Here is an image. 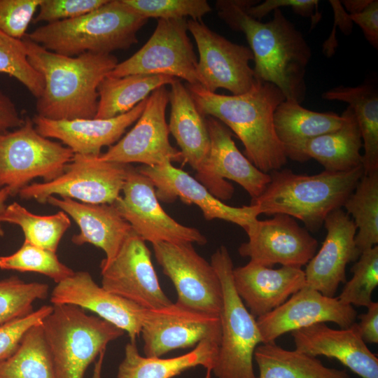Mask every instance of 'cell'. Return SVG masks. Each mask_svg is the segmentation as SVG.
<instances>
[{
  "instance_id": "cell-4",
  "label": "cell",
  "mask_w": 378,
  "mask_h": 378,
  "mask_svg": "<svg viewBox=\"0 0 378 378\" xmlns=\"http://www.w3.org/2000/svg\"><path fill=\"white\" fill-rule=\"evenodd\" d=\"M363 174V167L314 175L275 170L270 173L271 181L265 191L251 204L256 206L259 214H286L316 231L331 212L343 206Z\"/></svg>"
},
{
  "instance_id": "cell-32",
  "label": "cell",
  "mask_w": 378,
  "mask_h": 378,
  "mask_svg": "<svg viewBox=\"0 0 378 378\" xmlns=\"http://www.w3.org/2000/svg\"><path fill=\"white\" fill-rule=\"evenodd\" d=\"M177 78L164 75L134 74L106 76L98 86V104L94 118L108 119L125 113L161 86Z\"/></svg>"
},
{
  "instance_id": "cell-17",
  "label": "cell",
  "mask_w": 378,
  "mask_h": 378,
  "mask_svg": "<svg viewBox=\"0 0 378 378\" xmlns=\"http://www.w3.org/2000/svg\"><path fill=\"white\" fill-rule=\"evenodd\" d=\"M140 335L145 356L160 357L172 350L195 346L204 340L220 344V318L172 302L145 310Z\"/></svg>"
},
{
  "instance_id": "cell-37",
  "label": "cell",
  "mask_w": 378,
  "mask_h": 378,
  "mask_svg": "<svg viewBox=\"0 0 378 378\" xmlns=\"http://www.w3.org/2000/svg\"><path fill=\"white\" fill-rule=\"evenodd\" d=\"M0 269L22 272H31L48 276L56 284L74 274L62 263L56 253L34 245L26 240L15 253L0 256Z\"/></svg>"
},
{
  "instance_id": "cell-46",
  "label": "cell",
  "mask_w": 378,
  "mask_h": 378,
  "mask_svg": "<svg viewBox=\"0 0 378 378\" xmlns=\"http://www.w3.org/2000/svg\"><path fill=\"white\" fill-rule=\"evenodd\" d=\"M351 21L362 29L368 41L376 49L378 48V1L371 0L361 12L349 15Z\"/></svg>"
},
{
  "instance_id": "cell-51",
  "label": "cell",
  "mask_w": 378,
  "mask_h": 378,
  "mask_svg": "<svg viewBox=\"0 0 378 378\" xmlns=\"http://www.w3.org/2000/svg\"><path fill=\"white\" fill-rule=\"evenodd\" d=\"M9 196H10V192L6 187L0 188V209L5 205V202ZM4 231L0 225V237L4 236Z\"/></svg>"
},
{
  "instance_id": "cell-50",
  "label": "cell",
  "mask_w": 378,
  "mask_h": 378,
  "mask_svg": "<svg viewBox=\"0 0 378 378\" xmlns=\"http://www.w3.org/2000/svg\"><path fill=\"white\" fill-rule=\"evenodd\" d=\"M106 350L102 351L98 356L97 360L95 362L94 371L92 378H101L102 377V370L104 363V359L105 356Z\"/></svg>"
},
{
  "instance_id": "cell-36",
  "label": "cell",
  "mask_w": 378,
  "mask_h": 378,
  "mask_svg": "<svg viewBox=\"0 0 378 378\" xmlns=\"http://www.w3.org/2000/svg\"><path fill=\"white\" fill-rule=\"evenodd\" d=\"M0 378H57L41 323L31 328L17 350L0 361Z\"/></svg>"
},
{
  "instance_id": "cell-45",
  "label": "cell",
  "mask_w": 378,
  "mask_h": 378,
  "mask_svg": "<svg viewBox=\"0 0 378 378\" xmlns=\"http://www.w3.org/2000/svg\"><path fill=\"white\" fill-rule=\"evenodd\" d=\"M258 2L249 0L246 11L252 18L260 21L269 13L281 6H290L297 14L311 17L314 23L317 22L316 17L319 18L317 0H266L263 3Z\"/></svg>"
},
{
  "instance_id": "cell-23",
  "label": "cell",
  "mask_w": 378,
  "mask_h": 378,
  "mask_svg": "<svg viewBox=\"0 0 378 378\" xmlns=\"http://www.w3.org/2000/svg\"><path fill=\"white\" fill-rule=\"evenodd\" d=\"M146 102V99L130 111L108 119L53 120L35 115L32 121L41 135L59 140L74 154L98 157L102 148L118 141L126 129L138 120Z\"/></svg>"
},
{
  "instance_id": "cell-9",
  "label": "cell",
  "mask_w": 378,
  "mask_h": 378,
  "mask_svg": "<svg viewBox=\"0 0 378 378\" xmlns=\"http://www.w3.org/2000/svg\"><path fill=\"white\" fill-rule=\"evenodd\" d=\"M129 165L74 154L59 177L48 182L29 183L18 195L22 200L40 203H46L50 196L58 195L83 203L112 204L122 192Z\"/></svg>"
},
{
  "instance_id": "cell-24",
  "label": "cell",
  "mask_w": 378,
  "mask_h": 378,
  "mask_svg": "<svg viewBox=\"0 0 378 378\" xmlns=\"http://www.w3.org/2000/svg\"><path fill=\"white\" fill-rule=\"evenodd\" d=\"M290 333L295 350L335 358L361 378H378V358L362 340L356 322L339 330L318 323Z\"/></svg>"
},
{
  "instance_id": "cell-16",
  "label": "cell",
  "mask_w": 378,
  "mask_h": 378,
  "mask_svg": "<svg viewBox=\"0 0 378 378\" xmlns=\"http://www.w3.org/2000/svg\"><path fill=\"white\" fill-rule=\"evenodd\" d=\"M100 268L102 286L113 294L145 309L172 303L160 286L146 241L133 230L112 260H102Z\"/></svg>"
},
{
  "instance_id": "cell-49",
  "label": "cell",
  "mask_w": 378,
  "mask_h": 378,
  "mask_svg": "<svg viewBox=\"0 0 378 378\" xmlns=\"http://www.w3.org/2000/svg\"><path fill=\"white\" fill-rule=\"evenodd\" d=\"M370 2L371 0H345L340 1L341 4L350 13V15L361 12Z\"/></svg>"
},
{
  "instance_id": "cell-39",
  "label": "cell",
  "mask_w": 378,
  "mask_h": 378,
  "mask_svg": "<svg viewBox=\"0 0 378 378\" xmlns=\"http://www.w3.org/2000/svg\"><path fill=\"white\" fill-rule=\"evenodd\" d=\"M0 73L15 78L38 99L43 89L41 74L30 64L22 39L0 31Z\"/></svg>"
},
{
  "instance_id": "cell-41",
  "label": "cell",
  "mask_w": 378,
  "mask_h": 378,
  "mask_svg": "<svg viewBox=\"0 0 378 378\" xmlns=\"http://www.w3.org/2000/svg\"><path fill=\"white\" fill-rule=\"evenodd\" d=\"M134 10L148 19L200 20L211 11L206 0H123Z\"/></svg>"
},
{
  "instance_id": "cell-5",
  "label": "cell",
  "mask_w": 378,
  "mask_h": 378,
  "mask_svg": "<svg viewBox=\"0 0 378 378\" xmlns=\"http://www.w3.org/2000/svg\"><path fill=\"white\" fill-rule=\"evenodd\" d=\"M147 21L123 0H108L94 10L75 18L46 24L25 36L64 56L111 54L136 43L137 32Z\"/></svg>"
},
{
  "instance_id": "cell-47",
  "label": "cell",
  "mask_w": 378,
  "mask_h": 378,
  "mask_svg": "<svg viewBox=\"0 0 378 378\" xmlns=\"http://www.w3.org/2000/svg\"><path fill=\"white\" fill-rule=\"evenodd\" d=\"M367 308L366 313L357 316L360 319V322L356 323L358 330L365 344H377L378 342V302H372Z\"/></svg>"
},
{
  "instance_id": "cell-30",
  "label": "cell",
  "mask_w": 378,
  "mask_h": 378,
  "mask_svg": "<svg viewBox=\"0 0 378 378\" xmlns=\"http://www.w3.org/2000/svg\"><path fill=\"white\" fill-rule=\"evenodd\" d=\"M342 115L344 122L339 129L305 144L306 161L313 158L328 172H346L363 167V143L355 114L348 106Z\"/></svg>"
},
{
  "instance_id": "cell-13",
  "label": "cell",
  "mask_w": 378,
  "mask_h": 378,
  "mask_svg": "<svg viewBox=\"0 0 378 378\" xmlns=\"http://www.w3.org/2000/svg\"><path fill=\"white\" fill-rule=\"evenodd\" d=\"M188 30L197 44L199 85L211 92L225 89L233 95L248 91L255 78L249 62L251 49L232 43L216 33L200 20H187Z\"/></svg>"
},
{
  "instance_id": "cell-34",
  "label": "cell",
  "mask_w": 378,
  "mask_h": 378,
  "mask_svg": "<svg viewBox=\"0 0 378 378\" xmlns=\"http://www.w3.org/2000/svg\"><path fill=\"white\" fill-rule=\"evenodd\" d=\"M0 222L20 226L24 240L55 253L71 225L70 217L62 211L41 216L30 212L16 202L0 209Z\"/></svg>"
},
{
  "instance_id": "cell-33",
  "label": "cell",
  "mask_w": 378,
  "mask_h": 378,
  "mask_svg": "<svg viewBox=\"0 0 378 378\" xmlns=\"http://www.w3.org/2000/svg\"><path fill=\"white\" fill-rule=\"evenodd\" d=\"M322 98L349 104L353 110L363 141L364 174L378 172V93L374 87H337L323 93Z\"/></svg>"
},
{
  "instance_id": "cell-40",
  "label": "cell",
  "mask_w": 378,
  "mask_h": 378,
  "mask_svg": "<svg viewBox=\"0 0 378 378\" xmlns=\"http://www.w3.org/2000/svg\"><path fill=\"white\" fill-rule=\"evenodd\" d=\"M351 272L353 276L337 298L345 304L368 307L378 285V246L363 251Z\"/></svg>"
},
{
  "instance_id": "cell-3",
  "label": "cell",
  "mask_w": 378,
  "mask_h": 378,
  "mask_svg": "<svg viewBox=\"0 0 378 378\" xmlns=\"http://www.w3.org/2000/svg\"><path fill=\"white\" fill-rule=\"evenodd\" d=\"M22 41L30 64L44 82L41 94L36 99L37 115L53 120L94 118L98 86L118 64L117 57L93 53L64 56L26 36Z\"/></svg>"
},
{
  "instance_id": "cell-21",
  "label": "cell",
  "mask_w": 378,
  "mask_h": 378,
  "mask_svg": "<svg viewBox=\"0 0 378 378\" xmlns=\"http://www.w3.org/2000/svg\"><path fill=\"white\" fill-rule=\"evenodd\" d=\"M53 305L71 304L88 309L127 332L130 341L140 336L145 309L99 286L88 272H74L51 292Z\"/></svg>"
},
{
  "instance_id": "cell-31",
  "label": "cell",
  "mask_w": 378,
  "mask_h": 378,
  "mask_svg": "<svg viewBox=\"0 0 378 378\" xmlns=\"http://www.w3.org/2000/svg\"><path fill=\"white\" fill-rule=\"evenodd\" d=\"M257 378H351L346 370L328 368L316 357L287 350L274 342L258 345L253 354Z\"/></svg>"
},
{
  "instance_id": "cell-12",
  "label": "cell",
  "mask_w": 378,
  "mask_h": 378,
  "mask_svg": "<svg viewBox=\"0 0 378 378\" xmlns=\"http://www.w3.org/2000/svg\"><path fill=\"white\" fill-rule=\"evenodd\" d=\"M162 272L172 282L176 302L187 307L220 316L223 293L218 275L211 262L190 243L152 244Z\"/></svg>"
},
{
  "instance_id": "cell-7",
  "label": "cell",
  "mask_w": 378,
  "mask_h": 378,
  "mask_svg": "<svg viewBox=\"0 0 378 378\" xmlns=\"http://www.w3.org/2000/svg\"><path fill=\"white\" fill-rule=\"evenodd\" d=\"M211 263L218 275L223 293L221 338L211 371L217 378H257L253 359L255 348L262 344V338L255 317L235 290L234 266L225 246H220L212 254Z\"/></svg>"
},
{
  "instance_id": "cell-29",
  "label": "cell",
  "mask_w": 378,
  "mask_h": 378,
  "mask_svg": "<svg viewBox=\"0 0 378 378\" xmlns=\"http://www.w3.org/2000/svg\"><path fill=\"white\" fill-rule=\"evenodd\" d=\"M220 344L204 340L190 352L176 357L142 356L136 342L130 341L125 347V356L118 366L117 378H173L197 366L212 370Z\"/></svg>"
},
{
  "instance_id": "cell-38",
  "label": "cell",
  "mask_w": 378,
  "mask_h": 378,
  "mask_svg": "<svg viewBox=\"0 0 378 378\" xmlns=\"http://www.w3.org/2000/svg\"><path fill=\"white\" fill-rule=\"evenodd\" d=\"M47 284L25 282L17 276L0 280V325L22 318L33 312V303L45 299Z\"/></svg>"
},
{
  "instance_id": "cell-28",
  "label": "cell",
  "mask_w": 378,
  "mask_h": 378,
  "mask_svg": "<svg viewBox=\"0 0 378 378\" xmlns=\"http://www.w3.org/2000/svg\"><path fill=\"white\" fill-rule=\"evenodd\" d=\"M205 120L210 138L209 164L213 172L220 178L234 181L252 200H255L270 182V174L258 169L239 150L231 131L225 125L211 116Z\"/></svg>"
},
{
  "instance_id": "cell-15",
  "label": "cell",
  "mask_w": 378,
  "mask_h": 378,
  "mask_svg": "<svg viewBox=\"0 0 378 378\" xmlns=\"http://www.w3.org/2000/svg\"><path fill=\"white\" fill-rule=\"evenodd\" d=\"M169 102V92L166 86L153 90L146 98L144 109L132 130L97 159L125 164L141 163L150 167L183 160L181 152L169 140L165 118Z\"/></svg>"
},
{
  "instance_id": "cell-10",
  "label": "cell",
  "mask_w": 378,
  "mask_h": 378,
  "mask_svg": "<svg viewBox=\"0 0 378 378\" xmlns=\"http://www.w3.org/2000/svg\"><path fill=\"white\" fill-rule=\"evenodd\" d=\"M121 193L112 204L144 241L206 244L197 229L179 223L165 212L153 182L137 167L129 165Z\"/></svg>"
},
{
  "instance_id": "cell-2",
  "label": "cell",
  "mask_w": 378,
  "mask_h": 378,
  "mask_svg": "<svg viewBox=\"0 0 378 378\" xmlns=\"http://www.w3.org/2000/svg\"><path fill=\"white\" fill-rule=\"evenodd\" d=\"M203 116L213 117L232 131L244 146L246 157L262 172L281 169L287 162L274 127V113L286 97L271 83L255 80L237 95L211 92L200 85H185Z\"/></svg>"
},
{
  "instance_id": "cell-26",
  "label": "cell",
  "mask_w": 378,
  "mask_h": 378,
  "mask_svg": "<svg viewBox=\"0 0 378 378\" xmlns=\"http://www.w3.org/2000/svg\"><path fill=\"white\" fill-rule=\"evenodd\" d=\"M46 203L57 207L76 223L80 232L71 238L74 244L88 243L101 248L105 253L103 260L106 262L115 256L132 231L113 204L83 203L55 196L48 197Z\"/></svg>"
},
{
  "instance_id": "cell-27",
  "label": "cell",
  "mask_w": 378,
  "mask_h": 378,
  "mask_svg": "<svg viewBox=\"0 0 378 378\" xmlns=\"http://www.w3.org/2000/svg\"><path fill=\"white\" fill-rule=\"evenodd\" d=\"M273 122L276 135L287 158L304 162L305 144L339 129L344 118L331 112L313 111L295 101L285 99L276 108Z\"/></svg>"
},
{
  "instance_id": "cell-18",
  "label": "cell",
  "mask_w": 378,
  "mask_h": 378,
  "mask_svg": "<svg viewBox=\"0 0 378 378\" xmlns=\"http://www.w3.org/2000/svg\"><path fill=\"white\" fill-rule=\"evenodd\" d=\"M248 240L238 252L250 261L272 267L274 265L302 267L315 255L318 241L294 218L282 214L253 221L244 230Z\"/></svg>"
},
{
  "instance_id": "cell-20",
  "label": "cell",
  "mask_w": 378,
  "mask_h": 378,
  "mask_svg": "<svg viewBox=\"0 0 378 378\" xmlns=\"http://www.w3.org/2000/svg\"><path fill=\"white\" fill-rule=\"evenodd\" d=\"M139 171L153 182L158 200L172 202L177 198L195 204L207 220L220 219L234 223L244 230L260 215L256 206L234 207L223 203L186 172L167 162L156 166L142 165Z\"/></svg>"
},
{
  "instance_id": "cell-48",
  "label": "cell",
  "mask_w": 378,
  "mask_h": 378,
  "mask_svg": "<svg viewBox=\"0 0 378 378\" xmlns=\"http://www.w3.org/2000/svg\"><path fill=\"white\" fill-rule=\"evenodd\" d=\"M24 121L14 102L0 88V134L20 127Z\"/></svg>"
},
{
  "instance_id": "cell-14",
  "label": "cell",
  "mask_w": 378,
  "mask_h": 378,
  "mask_svg": "<svg viewBox=\"0 0 378 378\" xmlns=\"http://www.w3.org/2000/svg\"><path fill=\"white\" fill-rule=\"evenodd\" d=\"M169 131L174 137L183 160L196 172V178L220 200L230 199L232 185L218 177L209 164L210 138L204 116L197 109L186 87L176 79L171 85Z\"/></svg>"
},
{
  "instance_id": "cell-22",
  "label": "cell",
  "mask_w": 378,
  "mask_h": 378,
  "mask_svg": "<svg viewBox=\"0 0 378 378\" xmlns=\"http://www.w3.org/2000/svg\"><path fill=\"white\" fill-rule=\"evenodd\" d=\"M323 225L326 236L318 252L307 264L305 286L332 298L340 284L346 282L347 264L356 262L360 253L354 241L356 226L346 211H333Z\"/></svg>"
},
{
  "instance_id": "cell-35",
  "label": "cell",
  "mask_w": 378,
  "mask_h": 378,
  "mask_svg": "<svg viewBox=\"0 0 378 378\" xmlns=\"http://www.w3.org/2000/svg\"><path fill=\"white\" fill-rule=\"evenodd\" d=\"M343 206L358 230L354 241L359 252L378 244V172L363 174Z\"/></svg>"
},
{
  "instance_id": "cell-8",
  "label": "cell",
  "mask_w": 378,
  "mask_h": 378,
  "mask_svg": "<svg viewBox=\"0 0 378 378\" xmlns=\"http://www.w3.org/2000/svg\"><path fill=\"white\" fill-rule=\"evenodd\" d=\"M74 155L70 148L41 135L27 118L20 127L0 134V188L6 187L13 196L34 178L52 181Z\"/></svg>"
},
{
  "instance_id": "cell-19",
  "label": "cell",
  "mask_w": 378,
  "mask_h": 378,
  "mask_svg": "<svg viewBox=\"0 0 378 378\" xmlns=\"http://www.w3.org/2000/svg\"><path fill=\"white\" fill-rule=\"evenodd\" d=\"M357 316L353 306L305 286L275 309L258 317L256 322L263 344L318 323L333 322L341 328H347L355 323Z\"/></svg>"
},
{
  "instance_id": "cell-25",
  "label": "cell",
  "mask_w": 378,
  "mask_h": 378,
  "mask_svg": "<svg viewBox=\"0 0 378 378\" xmlns=\"http://www.w3.org/2000/svg\"><path fill=\"white\" fill-rule=\"evenodd\" d=\"M232 279L237 294L257 318L281 305L306 285L301 267L272 269L252 261L234 267Z\"/></svg>"
},
{
  "instance_id": "cell-42",
  "label": "cell",
  "mask_w": 378,
  "mask_h": 378,
  "mask_svg": "<svg viewBox=\"0 0 378 378\" xmlns=\"http://www.w3.org/2000/svg\"><path fill=\"white\" fill-rule=\"evenodd\" d=\"M41 0H0V31L22 39Z\"/></svg>"
},
{
  "instance_id": "cell-11",
  "label": "cell",
  "mask_w": 378,
  "mask_h": 378,
  "mask_svg": "<svg viewBox=\"0 0 378 378\" xmlns=\"http://www.w3.org/2000/svg\"><path fill=\"white\" fill-rule=\"evenodd\" d=\"M187 19H158L153 34L136 52L108 74L164 75L199 85L197 59L188 34Z\"/></svg>"
},
{
  "instance_id": "cell-43",
  "label": "cell",
  "mask_w": 378,
  "mask_h": 378,
  "mask_svg": "<svg viewBox=\"0 0 378 378\" xmlns=\"http://www.w3.org/2000/svg\"><path fill=\"white\" fill-rule=\"evenodd\" d=\"M52 308L53 306L43 305L22 318L0 325V361L8 358L17 350L25 333L31 328L42 323Z\"/></svg>"
},
{
  "instance_id": "cell-52",
  "label": "cell",
  "mask_w": 378,
  "mask_h": 378,
  "mask_svg": "<svg viewBox=\"0 0 378 378\" xmlns=\"http://www.w3.org/2000/svg\"><path fill=\"white\" fill-rule=\"evenodd\" d=\"M212 371L210 369H206V374L204 378H211Z\"/></svg>"
},
{
  "instance_id": "cell-6",
  "label": "cell",
  "mask_w": 378,
  "mask_h": 378,
  "mask_svg": "<svg viewBox=\"0 0 378 378\" xmlns=\"http://www.w3.org/2000/svg\"><path fill=\"white\" fill-rule=\"evenodd\" d=\"M41 323L57 378H83L88 366L125 332L71 304L52 305Z\"/></svg>"
},
{
  "instance_id": "cell-44",
  "label": "cell",
  "mask_w": 378,
  "mask_h": 378,
  "mask_svg": "<svg viewBox=\"0 0 378 378\" xmlns=\"http://www.w3.org/2000/svg\"><path fill=\"white\" fill-rule=\"evenodd\" d=\"M108 0H41L34 23L75 18L94 10Z\"/></svg>"
},
{
  "instance_id": "cell-1",
  "label": "cell",
  "mask_w": 378,
  "mask_h": 378,
  "mask_svg": "<svg viewBox=\"0 0 378 378\" xmlns=\"http://www.w3.org/2000/svg\"><path fill=\"white\" fill-rule=\"evenodd\" d=\"M249 0H218L219 17L234 31L244 34L253 55L256 80L274 84L286 99L301 103L305 96L304 74L312 57L303 34L280 8L262 22L246 11Z\"/></svg>"
}]
</instances>
